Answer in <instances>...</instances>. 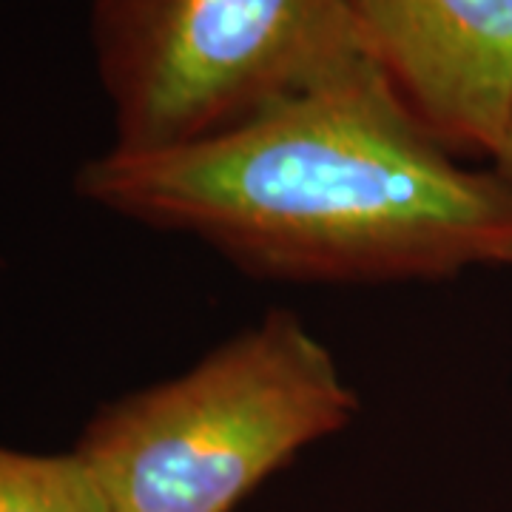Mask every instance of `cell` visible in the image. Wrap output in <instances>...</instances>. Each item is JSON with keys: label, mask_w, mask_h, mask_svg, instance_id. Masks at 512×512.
Instances as JSON below:
<instances>
[{"label": "cell", "mask_w": 512, "mask_h": 512, "mask_svg": "<svg viewBox=\"0 0 512 512\" xmlns=\"http://www.w3.org/2000/svg\"><path fill=\"white\" fill-rule=\"evenodd\" d=\"M356 413L325 342L271 311L183 376L103 407L74 453L111 512H231Z\"/></svg>", "instance_id": "cell-2"}, {"label": "cell", "mask_w": 512, "mask_h": 512, "mask_svg": "<svg viewBox=\"0 0 512 512\" xmlns=\"http://www.w3.org/2000/svg\"><path fill=\"white\" fill-rule=\"evenodd\" d=\"M77 191L271 279L399 282L512 265V185L458 163L376 66L191 146L111 148L80 168Z\"/></svg>", "instance_id": "cell-1"}, {"label": "cell", "mask_w": 512, "mask_h": 512, "mask_svg": "<svg viewBox=\"0 0 512 512\" xmlns=\"http://www.w3.org/2000/svg\"><path fill=\"white\" fill-rule=\"evenodd\" d=\"M495 171H498V177L504 180V183L512 185V117H510V126H507V134H504V140H501V146L495 151Z\"/></svg>", "instance_id": "cell-6"}, {"label": "cell", "mask_w": 512, "mask_h": 512, "mask_svg": "<svg viewBox=\"0 0 512 512\" xmlns=\"http://www.w3.org/2000/svg\"><path fill=\"white\" fill-rule=\"evenodd\" d=\"M92 46L120 151L191 146L376 66L342 0H92Z\"/></svg>", "instance_id": "cell-3"}, {"label": "cell", "mask_w": 512, "mask_h": 512, "mask_svg": "<svg viewBox=\"0 0 512 512\" xmlns=\"http://www.w3.org/2000/svg\"><path fill=\"white\" fill-rule=\"evenodd\" d=\"M0 512H111L77 453L35 456L0 447Z\"/></svg>", "instance_id": "cell-5"}, {"label": "cell", "mask_w": 512, "mask_h": 512, "mask_svg": "<svg viewBox=\"0 0 512 512\" xmlns=\"http://www.w3.org/2000/svg\"><path fill=\"white\" fill-rule=\"evenodd\" d=\"M393 92L456 157H495L512 117V0H342Z\"/></svg>", "instance_id": "cell-4"}]
</instances>
